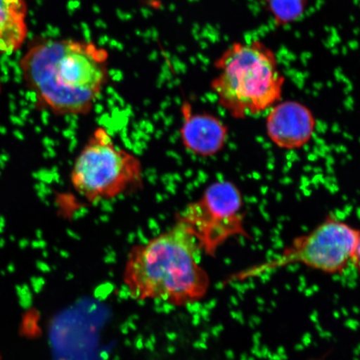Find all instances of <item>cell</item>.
Segmentation results:
<instances>
[{"label":"cell","instance_id":"1","mask_svg":"<svg viewBox=\"0 0 360 360\" xmlns=\"http://www.w3.org/2000/svg\"><path fill=\"white\" fill-rule=\"evenodd\" d=\"M105 49L70 39H42L20 61L25 87L35 106L56 116H82L96 106L107 83Z\"/></svg>","mask_w":360,"mask_h":360},{"label":"cell","instance_id":"2","mask_svg":"<svg viewBox=\"0 0 360 360\" xmlns=\"http://www.w3.org/2000/svg\"><path fill=\"white\" fill-rule=\"evenodd\" d=\"M202 251L180 220L169 231L129 252L124 281L135 300H160L186 306L205 298L210 278L200 264Z\"/></svg>","mask_w":360,"mask_h":360},{"label":"cell","instance_id":"3","mask_svg":"<svg viewBox=\"0 0 360 360\" xmlns=\"http://www.w3.org/2000/svg\"><path fill=\"white\" fill-rule=\"evenodd\" d=\"M214 66L211 89L233 118L258 115L282 101L285 76L276 53L260 40L229 45Z\"/></svg>","mask_w":360,"mask_h":360},{"label":"cell","instance_id":"4","mask_svg":"<svg viewBox=\"0 0 360 360\" xmlns=\"http://www.w3.org/2000/svg\"><path fill=\"white\" fill-rule=\"evenodd\" d=\"M360 233L348 223L328 216L304 235L296 237L281 253L264 262L232 274L228 282L243 281L292 264L326 274H340L359 266Z\"/></svg>","mask_w":360,"mask_h":360},{"label":"cell","instance_id":"5","mask_svg":"<svg viewBox=\"0 0 360 360\" xmlns=\"http://www.w3.org/2000/svg\"><path fill=\"white\" fill-rule=\"evenodd\" d=\"M143 179L139 158L117 145L102 126L90 135L70 172L72 187L91 204L137 190Z\"/></svg>","mask_w":360,"mask_h":360},{"label":"cell","instance_id":"6","mask_svg":"<svg viewBox=\"0 0 360 360\" xmlns=\"http://www.w3.org/2000/svg\"><path fill=\"white\" fill-rule=\"evenodd\" d=\"M244 199L240 188L229 180L214 182L177 219L187 225L202 252L214 257L232 238L249 237L245 226Z\"/></svg>","mask_w":360,"mask_h":360},{"label":"cell","instance_id":"7","mask_svg":"<svg viewBox=\"0 0 360 360\" xmlns=\"http://www.w3.org/2000/svg\"><path fill=\"white\" fill-rule=\"evenodd\" d=\"M316 119L311 110L296 101H280L270 108L265 128L274 146L285 150H296L312 141Z\"/></svg>","mask_w":360,"mask_h":360},{"label":"cell","instance_id":"8","mask_svg":"<svg viewBox=\"0 0 360 360\" xmlns=\"http://www.w3.org/2000/svg\"><path fill=\"white\" fill-rule=\"evenodd\" d=\"M182 123L179 129L182 146L193 155L210 158L221 152L228 142L229 127L219 117L196 112L190 102L180 106Z\"/></svg>","mask_w":360,"mask_h":360},{"label":"cell","instance_id":"9","mask_svg":"<svg viewBox=\"0 0 360 360\" xmlns=\"http://www.w3.org/2000/svg\"><path fill=\"white\" fill-rule=\"evenodd\" d=\"M25 0H0V55H11L28 36Z\"/></svg>","mask_w":360,"mask_h":360},{"label":"cell","instance_id":"10","mask_svg":"<svg viewBox=\"0 0 360 360\" xmlns=\"http://www.w3.org/2000/svg\"><path fill=\"white\" fill-rule=\"evenodd\" d=\"M267 12L278 27L300 21L307 11L309 0H261Z\"/></svg>","mask_w":360,"mask_h":360},{"label":"cell","instance_id":"11","mask_svg":"<svg viewBox=\"0 0 360 360\" xmlns=\"http://www.w3.org/2000/svg\"><path fill=\"white\" fill-rule=\"evenodd\" d=\"M2 93V81H1V76H0V96H1Z\"/></svg>","mask_w":360,"mask_h":360}]
</instances>
